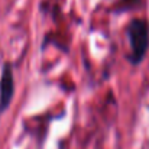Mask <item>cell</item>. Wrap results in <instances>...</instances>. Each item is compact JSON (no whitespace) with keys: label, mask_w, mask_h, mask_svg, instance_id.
Returning <instances> with one entry per match:
<instances>
[{"label":"cell","mask_w":149,"mask_h":149,"mask_svg":"<svg viewBox=\"0 0 149 149\" xmlns=\"http://www.w3.org/2000/svg\"><path fill=\"white\" fill-rule=\"evenodd\" d=\"M127 36L132 48V61L136 64L143 58L149 45V31L146 22L141 19L133 20L127 28Z\"/></svg>","instance_id":"cell-1"},{"label":"cell","mask_w":149,"mask_h":149,"mask_svg":"<svg viewBox=\"0 0 149 149\" xmlns=\"http://www.w3.org/2000/svg\"><path fill=\"white\" fill-rule=\"evenodd\" d=\"M13 93H15L13 72H12V67L6 64L1 72V78H0V111H4L9 107Z\"/></svg>","instance_id":"cell-2"}]
</instances>
